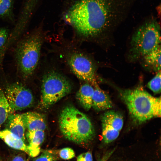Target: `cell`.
Returning <instances> with one entry per match:
<instances>
[{
	"instance_id": "obj_21",
	"label": "cell",
	"mask_w": 161,
	"mask_h": 161,
	"mask_svg": "<svg viewBox=\"0 0 161 161\" xmlns=\"http://www.w3.org/2000/svg\"><path fill=\"white\" fill-rule=\"evenodd\" d=\"M59 155L63 159L68 160L75 157V154L74 150L71 148L67 147L63 148L59 151Z\"/></svg>"
},
{
	"instance_id": "obj_10",
	"label": "cell",
	"mask_w": 161,
	"mask_h": 161,
	"mask_svg": "<svg viewBox=\"0 0 161 161\" xmlns=\"http://www.w3.org/2000/svg\"><path fill=\"white\" fill-rule=\"evenodd\" d=\"M5 129L24 141L26 140V126L22 114H10L6 121Z\"/></svg>"
},
{
	"instance_id": "obj_5",
	"label": "cell",
	"mask_w": 161,
	"mask_h": 161,
	"mask_svg": "<svg viewBox=\"0 0 161 161\" xmlns=\"http://www.w3.org/2000/svg\"><path fill=\"white\" fill-rule=\"evenodd\" d=\"M160 27L156 20L147 21L133 35L130 42L129 58L132 61L143 57L161 45Z\"/></svg>"
},
{
	"instance_id": "obj_19",
	"label": "cell",
	"mask_w": 161,
	"mask_h": 161,
	"mask_svg": "<svg viewBox=\"0 0 161 161\" xmlns=\"http://www.w3.org/2000/svg\"><path fill=\"white\" fill-rule=\"evenodd\" d=\"M161 70L157 72L156 75L147 83V86L153 92L159 94L161 92Z\"/></svg>"
},
{
	"instance_id": "obj_8",
	"label": "cell",
	"mask_w": 161,
	"mask_h": 161,
	"mask_svg": "<svg viewBox=\"0 0 161 161\" xmlns=\"http://www.w3.org/2000/svg\"><path fill=\"white\" fill-rule=\"evenodd\" d=\"M4 93L13 112L30 108L34 103L32 92L20 83L15 82L7 85Z\"/></svg>"
},
{
	"instance_id": "obj_12",
	"label": "cell",
	"mask_w": 161,
	"mask_h": 161,
	"mask_svg": "<svg viewBox=\"0 0 161 161\" xmlns=\"http://www.w3.org/2000/svg\"><path fill=\"white\" fill-rule=\"evenodd\" d=\"M28 131H44L47 127L44 116L38 112H29L22 114Z\"/></svg>"
},
{
	"instance_id": "obj_4",
	"label": "cell",
	"mask_w": 161,
	"mask_h": 161,
	"mask_svg": "<svg viewBox=\"0 0 161 161\" xmlns=\"http://www.w3.org/2000/svg\"><path fill=\"white\" fill-rule=\"evenodd\" d=\"M120 95L131 118L137 123L160 117V97H154L141 87L122 91Z\"/></svg>"
},
{
	"instance_id": "obj_2",
	"label": "cell",
	"mask_w": 161,
	"mask_h": 161,
	"mask_svg": "<svg viewBox=\"0 0 161 161\" xmlns=\"http://www.w3.org/2000/svg\"><path fill=\"white\" fill-rule=\"evenodd\" d=\"M43 37L37 29L19 39L16 42L14 58L18 76L23 80L33 76L38 65Z\"/></svg>"
},
{
	"instance_id": "obj_18",
	"label": "cell",
	"mask_w": 161,
	"mask_h": 161,
	"mask_svg": "<svg viewBox=\"0 0 161 161\" xmlns=\"http://www.w3.org/2000/svg\"><path fill=\"white\" fill-rule=\"evenodd\" d=\"M13 112L6 97L4 92L0 87V129L9 116Z\"/></svg>"
},
{
	"instance_id": "obj_23",
	"label": "cell",
	"mask_w": 161,
	"mask_h": 161,
	"mask_svg": "<svg viewBox=\"0 0 161 161\" xmlns=\"http://www.w3.org/2000/svg\"><path fill=\"white\" fill-rule=\"evenodd\" d=\"M77 160V161H93L92 153L89 151L83 153L78 157Z\"/></svg>"
},
{
	"instance_id": "obj_15",
	"label": "cell",
	"mask_w": 161,
	"mask_h": 161,
	"mask_svg": "<svg viewBox=\"0 0 161 161\" xmlns=\"http://www.w3.org/2000/svg\"><path fill=\"white\" fill-rule=\"evenodd\" d=\"M0 138L10 147L28 154V146L25 142L9 130L0 129Z\"/></svg>"
},
{
	"instance_id": "obj_1",
	"label": "cell",
	"mask_w": 161,
	"mask_h": 161,
	"mask_svg": "<svg viewBox=\"0 0 161 161\" xmlns=\"http://www.w3.org/2000/svg\"><path fill=\"white\" fill-rule=\"evenodd\" d=\"M114 6L112 0H80L66 16L80 35L97 37L111 29Z\"/></svg>"
},
{
	"instance_id": "obj_7",
	"label": "cell",
	"mask_w": 161,
	"mask_h": 161,
	"mask_svg": "<svg viewBox=\"0 0 161 161\" xmlns=\"http://www.w3.org/2000/svg\"><path fill=\"white\" fill-rule=\"evenodd\" d=\"M67 62L71 70L78 78L93 87L98 85L95 66L86 55L79 52H73L69 55Z\"/></svg>"
},
{
	"instance_id": "obj_6",
	"label": "cell",
	"mask_w": 161,
	"mask_h": 161,
	"mask_svg": "<svg viewBox=\"0 0 161 161\" xmlns=\"http://www.w3.org/2000/svg\"><path fill=\"white\" fill-rule=\"evenodd\" d=\"M41 86L40 105L48 109L71 92L70 81L63 75L51 71L43 76Z\"/></svg>"
},
{
	"instance_id": "obj_24",
	"label": "cell",
	"mask_w": 161,
	"mask_h": 161,
	"mask_svg": "<svg viewBox=\"0 0 161 161\" xmlns=\"http://www.w3.org/2000/svg\"><path fill=\"white\" fill-rule=\"evenodd\" d=\"M10 161H28V160L22 154H18L13 156Z\"/></svg>"
},
{
	"instance_id": "obj_26",
	"label": "cell",
	"mask_w": 161,
	"mask_h": 161,
	"mask_svg": "<svg viewBox=\"0 0 161 161\" xmlns=\"http://www.w3.org/2000/svg\"><path fill=\"white\" fill-rule=\"evenodd\" d=\"M54 161H57V160L55 159Z\"/></svg>"
},
{
	"instance_id": "obj_22",
	"label": "cell",
	"mask_w": 161,
	"mask_h": 161,
	"mask_svg": "<svg viewBox=\"0 0 161 161\" xmlns=\"http://www.w3.org/2000/svg\"><path fill=\"white\" fill-rule=\"evenodd\" d=\"M55 160L51 151H44L39 156L35 158L32 161H54Z\"/></svg>"
},
{
	"instance_id": "obj_20",
	"label": "cell",
	"mask_w": 161,
	"mask_h": 161,
	"mask_svg": "<svg viewBox=\"0 0 161 161\" xmlns=\"http://www.w3.org/2000/svg\"><path fill=\"white\" fill-rule=\"evenodd\" d=\"M10 34L8 29L0 27V55L7 43Z\"/></svg>"
},
{
	"instance_id": "obj_25",
	"label": "cell",
	"mask_w": 161,
	"mask_h": 161,
	"mask_svg": "<svg viewBox=\"0 0 161 161\" xmlns=\"http://www.w3.org/2000/svg\"><path fill=\"white\" fill-rule=\"evenodd\" d=\"M112 151L106 153L101 158L98 160L97 161H107L113 152Z\"/></svg>"
},
{
	"instance_id": "obj_9",
	"label": "cell",
	"mask_w": 161,
	"mask_h": 161,
	"mask_svg": "<svg viewBox=\"0 0 161 161\" xmlns=\"http://www.w3.org/2000/svg\"><path fill=\"white\" fill-rule=\"evenodd\" d=\"M101 121L103 141L105 143H109L118 137L123 126V117L118 112L109 110L103 114Z\"/></svg>"
},
{
	"instance_id": "obj_11",
	"label": "cell",
	"mask_w": 161,
	"mask_h": 161,
	"mask_svg": "<svg viewBox=\"0 0 161 161\" xmlns=\"http://www.w3.org/2000/svg\"><path fill=\"white\" fill-rule=\"evenodd\" d=\"M25 136L28 142V154L32 157H35L40 152L41 146L45 137L44 131H28Z\"/></svg>"
},
{
	"instance_id": "obj_17",
	"label": "cell",
	"mask_w": 161,
	"mask_h": 161,
	"mask_svg": "<svg viewBox=\"0 0 161 161\" xmlns=\"http://www.w3.org/2000/svg\"><path fill=\"white\" fill-rule=\"evenodd\" d=\"M14 0H0V19L13 21Z\"/></svg>"
},
{
	"instance_id": "obj_14",
	"label": "cell",
	"mask_w": 161,
	"mask_h": 161,
	"mask_svg": "<svg viewBox=\"0 0 161 161\" xmlns=\"http://www.w3.org/2000/svg\"><path fill=\"white\" fill-rule=\"evenodd\" d=\"M94 89V87L86 83L81 86L76 93L77 100L86 111L89 110L92 107Z\"/></svg>"
},
{
	"instance_id": "obj_13",
	"label": "cell",
	"mask_w": 161,
	"mask_h": 161,
	"mask_svg": "<svg viewBox=\"0 0 161 161\" xmlns=\"http://www.w3.org/2000/svg\"><path fill=\"white\" fill-rule=\"evenodd\" d=\"M92 107L97 111H102L111 108L112 102L108 95L97 85L94 87Z\"/></svg>"
},
{
	"instance_id": "obj_16",
	"label": "cell",
	"mask_w": 161,
	"mask_h": 161,
	"mask_svg": "<svg viewBox=\"0 0 161 161\" xmlns=\"http://www.w3.org/2000/svg\"><path fill=\"white\" fill-rule=\"evenodd\" d=\"M146 68L157 72L161 70V45L147 54L141 59Z\"/></svg>"
},
{
	"instance_id": "obj_3",
	"label": "cell",
	"mask_w": 161,
	"mask_h": 161,
	"mask_svg": "<svg viewBox=\"0 0 161 161\" xmlns=\"http://www.w3.org/2000/svg\"><path fill=\"white\" fill-rule=\"evenodd\" d=\"M59 126L65 138L78 144L89 143L93 138L95 131L87 116L73 106L64 108L59 117Z\"/></svg>"
}]
</instances>
